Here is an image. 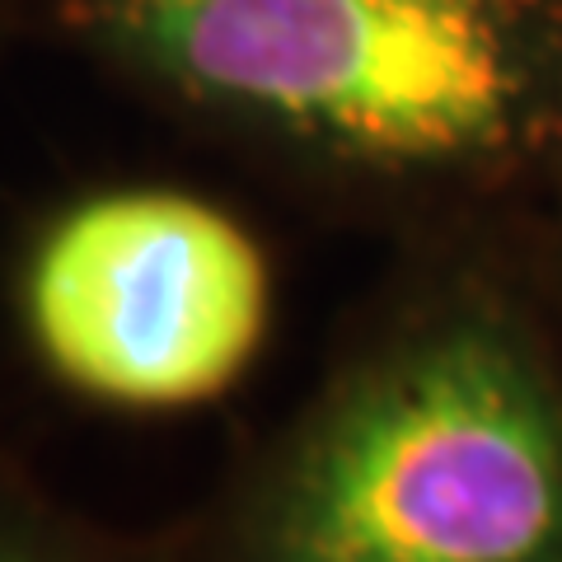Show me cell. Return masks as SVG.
Wrapping results in <instances>:
<instances>
[{
    "instance_id": "cell-4",
    "label": "cell",
    "mask_w": 562,
    "mask_h": 562,
    "mask_svg": "<svg viewBox=\"0 0 562 562\" xmlns=\"http://www.w3.org/2000/svg\"><path fill=\"white\" fill-rule=\"evenodd\" d=\"M0 562H24V558H14V553H0Z\"/></svg>"
},
{
    "instance_id": "cell-3",
    "label": "cell",
    "mask_w": 562,
    "mask_h": 562,
    "mask_svg": "<svg viewBox=\"0 0 562 562\" xmlns=\"http://www.w3.org/2000/svg\"><path fill=\"white\" fill-rule=\"evenodd\" d=\"M24 310L66 384L127 408H183L254 361L268 262L225 211L188 192H103L38 239Z\"/></svg>"
},
{
    "instance_id": "cell-2",
    "label": "cell",
    "mask_w": 562,
    "mask_h": 562,
    "mask_svg": "<svg viewBox=\"0 0 562 562\" xmlns=\"http://www.w3.org/2000/svg\"><path fill=\"white\" fill-rule=\"evenodd\" d=\"M103 24L192 94L390 165L492 150L525 99L506 0H103Z\"/></svg>"
},
{
    "instance_id": "cell-1",
    "label": "cell",
    "mask_w": 562,
    "mask_h": 562,
    "mask_svg": "<svg viewBox=\"0 0 562 562\" xmlns=\"http://www.w3.org/2000/svg\"><path fill=\"white\" fill-rule=\"evenodd\" d=\"M258 562H562V413L497 328L361 384L281 492Z\"/></svg>"
}]
</instances>
